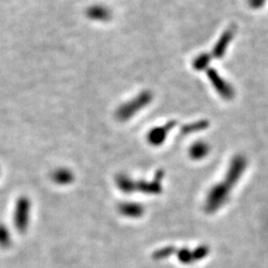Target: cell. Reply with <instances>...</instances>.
<instances>
[{"instance_id":"8","label":"cell","mask_w":268,"mask_h":268,"mask_svg":"<svg viewBox=\"0 0 268 268\" xmlns=\"http://www.w3.org/2000/svg\"><path fill=\"white\" fill-rule=\"evenodd\" d=\"M234 36H235V29L234 28H229V29L223 32V34L219 39L218 43L213 49V56L216 59H221L222 57H223V55L225 54V51H226L228 45L231 43V41L233 40Z\"/></svg>"},{"instance_id":"7","label":"cell","mask_w":268,"mask_h":268,"mask_svg":"<svg viewBox=\"0 0 268 268\" xmlns=\"http://www.w3.org/2000/svg\"><path fill=\"white\" fill-rule=\"evenodd\" d=\"M208 253V246H201L195 250L194 252H190L188 250H182L178 253L179 260L185 264L193 263L197 260H201Z\"/></svg>"},{"instance_id":"3","label":"cell","mask_w":268,"mask_h":268,"mask_svg":"<svg viewBox=\"0 0 268 268\" xmlns=\"http://www.w3.org/2000/svg\"><path fill=\"white\" fill-rule=\"evenodd\" d=\"M30 204L29 199L26 197H21L18 199L16 205H15L14 221L15 227L20 233L26 232L29 223L30 216Z\"/></svg>"},{"instance_id":"13","label":"cell","mask_w":268,"mask_h":268,"mask_svg":"<svg viewBox=\"0 0 268 268\" xmlns=\"http://www.w3.org/2000/svg\"><path fill=\"white\" fill-rule=\"evenodd\" d=\"M210 59H212V56H210V55L206 54V53L201 54L200 56H198L196 59L194 60V69L197 70V71L206 70V69L208 68V65H209Z\"/></svg>"},{"instance_id":"4","label":"cell","mask_w":268,"mask_h":268,"mask_svg":"<svg viewBox=\"0 0 268 268\" xmlns=\"http://www.w3.org/2000/svg\"><path fill=\"white\" fill-rule=\"evenodd\" d=\"M207 75L213 87L224 100H232L235 97V90L233 87L227 84L216 70L208 69Z\"/></svg>"},{"instance_id":"14","label":"cell","mask_w":268,"mask_h":268,"mask_svg":"<svg viewBox=\"0 0 268 268\" xmlns=\"http://www.w3.org/2000/svg\"><path fill=\"white\" fill-rule=\"evenodd\" d=\"M11 237L10 233L4 224H0V246L7 247L10 245Z\"/></svg>"},{"instance_id":"9","label":"cell","mask_w":268,"mask_h":268,"mask_svg":"<svg viewBox=\"0 0 268 268\" xmlns=\"http://www.w3.org/2000/svg\"><path fill=\"white\" fill-rule=\"evenodd\" d=\"M52 179L59 185H68L74 181V174L67 168H60L53 172Z\"/></svg>"},{"instance_id":"15","label":"cell","mask_w":268,"mask_h":268,"mask_svg":"<svg viewBox=\"0 0 268 268\" xmlns=\"http://www.w3.org/2000/svg\"><path fill=\"white\" fill-rule=\"evenodd\" d=\"M175 253V250L173 247H165L160 251H157L154 253V258L156 259H163L168 257L169 255H171L172 253Z\"/></svg>"},{"instance_id":"2","label":"cell","mask_w":268,"mask_h":268,"mask_svg":"<svg viewBox=\"0 0 268 268\" xmlns=\"http://www.w3.org/2000/svg\"><path fill=\"white\" fill-rule=\"evenodd\" d=\"M152 101V93L145 90L140 92L136 98L131 101L124 103L117 110V119L120 121H125L127 119H131L134 114H136L139 110L145 107Z\"/></svg>"},{"instance_id":"1","label":"cell","mask_w":268,"mask_h":268,"mask_svg":"<svg viewBox=\"0 0 268 268\" xmlns=\"http://www.w3.org/2000/svg\"><path fill=\"white\" fill-rule=\"evenodd\" d=\"M246 165L247 162L243 156H237L234 158L223 182L214 187L208 194L206 202V209L208 213H214L224 205L228 195L238 183Z\"/></svg>"},{"instance_id":"5","label":"cell","mask_w":268,"mask_h":268,"mask_svg":"<svg viewBox=\"0 0 268 268\" xmlns=\"http://www.w3.org/2000/svg\"><path fill=\"white\" fill-rule=\"evenodd\" d=\"M176 124H177V122L172 120V121L168 122L167 124H165L163 126L155 127L152 130H150V132L147 135L149 143L151 145H153V146L161 145L165 141L168 133L171 131V129H173L176 126Z\"/></svg>"},{"instance_id":"11","label":"cell","mask_w":268,"mask_h":268,"mask_svg":"<svg viewBox=\"0 0 268 268\" xmlns=\"http://www.w3.org/2000/svg\"><path fill=\"white\" fill-rule=\"evenodd\" d=\"M189 152H190V156L195 160L202 159L208 155V152H209V146L206 142H203V141L195 142L191 146Z\"/></svg>"},{"instance_id":"6","label":"cell","mask_w":268,"mask_h":268,"mask_svg":"<svg viewBox=\"0 0 268 268\" xmlns=\"http://www.w3.org/2000/svg\"><path fill=\"white\" fill-rule=\"evenodd\" d=\"M86 15L92 21L106 22L111 18V11L104 5L94 4L87 9Z\"/></svg>"},{"instance_id":"16","label":"cell","mask_w":268,"mask_h":268,"mask_svg":"<svg viewBox=\"0 0 268 268\" xmlns=\"http://www.w3.org/2000/svg\"><path fill=\"white\" fill-rule=\"evenodd\" d=\"M265 1H266V0H248V3H250V5H251V7L257 9V8L262 7V6L264 5Z\"/></svg>"},{"instance_id":"10","label":"cell","mask_w":268,"mask_h":268,"mask_svg":"<svg viewBox=\"0 0 268 268\" xmlns=\"http://www.w3.org/2000/svg\"><path fill=\"white\" fill-rule=\"evenodd\" d=\"M120 213L128 218H139L140 216L143 215L144 213V208H142L140 205L138 204H122L119 208Z\"/></svg>"},{"instance_id":"12","label":"cell","mask_w":268,"mask_h":268,"mask_svg":"<svg viewBox=\"0 0 268 268\" xmlns=\"http://www.w3.org/2000/svg\"><path fill=\"white\" fill-rule=\"evenodd\" d=\"M208 126V121H206V120H200V121H197V122L186 124V125L182 128V132L184 134L194 133V132L202 131V130L206 129Z\"/></svg>"}]
</instances>
